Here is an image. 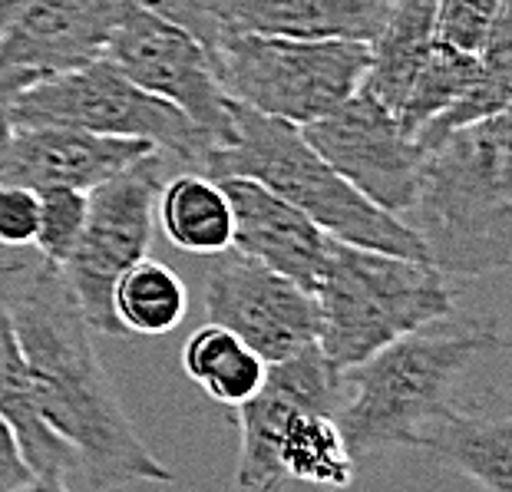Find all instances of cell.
I'll list each match as a JSON object with an SVG mask.
<instances>
[{"mask_svg":"<svg viewBox=\"0 0 512 492\" xmlns=\"http://www.w3.org/2000/svg\"><path fill=\"white\" fill-rule=\"evenodd\" d=\"M341 400V374L318 344L268 364L261 390L235 407L238 492H275L285 483L351 486L354 456L337 426Z\"/></svg>","mask_w":512,"mask_h":492,"instance_id":"cell-3","label":"cell"},{"mask_svg":"<svg viewBox=\"0 0 512 492\" xmlns=\"http://www.w3.org/2000/svg\"><path fill=\"white\" fill-rule=\"evenodd\" d=\"M40 199L34 189L0 182V245L24 248L37 238Z\"/></svg>","mask_w":512,"mask_h":492,"instance_id":"cell-27","label":"cell"},{"mask_svg":"<svg viewBox=\"0 0 512 492\" xmlns=\"http://www.w3.org/2000/svg\"><path fill=\"white\" fill-rule=\"evenodd\" d=\"M433 14H437V0H394L384 27L367 43V73L361 86L390 113L400 106L413 73L437 40Z\"/></svg>","mask_w":512,"mask_h":492,"instance_id":"cell-18","label":"cell"},{"mask_svg":"<svg viewBox=\"0 0 512 492\" xmlns=\"http://www.w3.org/2000/svg\"><path fill=\"white\" fill-rule=\"evenodd\" d=\"M496 347L493 321H437L344 370L337 426L351 456L420 446L423 430L453 407L466 370Z\"/></svg>","mask_w":512,"mask_h":492,"instance_id":"cell-4","label":"cell"},{"mask_svg":"<svg viewBox=\"0 0 512 492\" xmlns=\"http://www.w3.org/2000/svg\"><path fill=\"white\" fill-rule=\"evenodd\" d=\"M189 311V294L182 278L162 261L143 258L116 281L113 317L123 334L162 337L172 334Z\"/></svg>","mask_w":512,"mask_h":492,"instance_id":"cell-22","label":"cell"},{"mask_svg":"<svg viewBox=\"0 0 512 492\" xmlns=\"http://www.w3.org/2000/svg\"><path fill=\"white\" fill-rule=\"evenodd\" d=\"M14 492H70V489H67V483H63V476H57V473H34Z\"/></svg>","mask_w":512,"mask_h":492,"instance_id":"cell-29","label":"cell"},{"mask_svg":"<svg viewBox=\"0 0 512 492\" xmlns=\"http://www.w3.org/2000/svg\"><path fill=\"white\" fill-rule=\"evenodd\" d=\"M0 301L24 357L43 426L67 446L76 473L96 492L129 483H176L143 443L93 347L86 317L63 271L43 258L0 265Z\"/></svg>","mask_w":512,"mask_h":492,"instance_id":"cell-1","label":"cell"},{"mask_svg":"<svg viewBox=\"0 0 512 492\" xmlns=\"http://www.w3.org/2000/svg\"><path fill=\"white\" fill-rule=\"evenodd\" d=\"M232 205V248L275 268L278 275L314 288L328 238L308 215L252 179H219Z\"/></svg>","mask_w":512,"mask_h":492,"instance_id":"cell-15","label":"cell"},{"mask_svg":"<svg viewBox=\"0 0 512 492\" xmlns=\"http://www.w3.org/2000/svg\"><path fill=\"white\" fill-rule=\"evenodd\" d=\"M20 7H24V0H0V37H4V30L10 27V20L17 17Z\"/></svg>","mask_w":512,"mask_h":492,"instance_id":"cell-31","label":"cell"},{"mask_svg":"<svg viewBox=\"0 0 512 492\" xmlns=\"http://www.w3.org/2000/svg\"><path fill=\"white\" fill-rule=\"evenodd\" d=\"M152 149L143 139L96 136L73 126H14L0 152V182L34 192H90Z\"/></svg>","mask_w":512,"mask_h":492,"instance_id":"cell-14","label":"cell"},{"mask_svg":"<svg viewBox=\"0 0 512 492\" xmlns=\"http://www.w3.org/2000/svg\"><path fill=\"white\" fill-rule=\"evenodd\" d=\"M420 446L443 466L486 492H512V423L450 407L420 436Z\"/></svg>","mask_w":512,"mask_h":492,"instance_id":"cell-17","label":"cell"},{"mask_svg":"<svg viewBox=\"0 0 512 492\" xmlns=\"http://www.w3.org/2000/svg\"><path fill=\"white\" fill-rule=\"evenodd\" d=\"M136 4L143 10H149V14L169 20V24L189 30V34L199 40L215 60V43H219V37H222L219 14H215V0H136Z\"/></svg>","mask_w":512,"mask_h":492,"instance_id":"cell-26","label":"cell"},{"mask_svg":"<svg viewBox=\"0 0 512 492\" xmlns=\"http://www.w3.org/2000/svg\"><path fill=\"white\" fill-rule=\"evenodd\" d=\"M119 0H24L0 37V96L100 60Z\"/></svg>","mask_w":512,"mask_h":492,"instance_id":"cell-13","label":"cell"},{"mask_svg":"<svg viewBox=\"0 0 512 492\" xmlns=\"http://www.w3.org/2000/svg\"><path fill=\"white\" fill-rule=\"evenodd\" d=\"M182 370L205 397L225 407H242L261 390L268 364L238 334L209 321L185 341Z\"/></svg>","mask_w":512,"mask_h":492,"instance_id":"cell-21","label":"cell"},{"mask_svg":"<svg viewBox=\"0 0 512 492\" xmlns=\"http://www.w3.org/2000/svg\"><path fill=\"white\" fill-rule=\"evenodd\" d=\"M172 166L176 159L152 149L86 192V225L73 258L63 265V278L93 331L123 334L113 317V288L146 258L156 202Z\"/></svg>","mask_w":512,"mask_h":492,"instance_id":"cell-9","label":"cell"},{"mask_svg":"<svg viewBox=\"0 0 512 492\" xmlns=\"http://www.w3.org/2000/svg\"><path fill=\"white\" fill-rule=\"evenodd\" d=\"M0 417L17 433V443L34 473H57V476L76 473L73 453L43 426L40 413L34 407L27 367H24V357H20L4 301H0Z\"/></svg>","mask_w":512,"mask_h":492,"instance_id":"cell-20","label":"cell"},{"mask_svg":"<svg viewBox=\"0 0 512 492\" xmlns=\"http://www.w3.org/2000/svg\"><path fill=\"white\" fill-rule=\"evenodd\" d=\"M103 60L159 100L189 116V123L222 149L232 139L235 100L215 70L212 53L169 20L149 14L136 0H119Z\"/></svg>","mask_w":512,"mask_h":492,"instance_id":"cell-10","label":"cell"},{"mask_svg":"<svg viewBox=\"0 0 512 492\" xmlns=\"http://www.w3.org/2000/svg\"><path fill=\"white\" fill-rule=\"evenodd\" d=\"M195 172L215 182L252 179L265 185L337 242L427 261L420 238L397 215L384 212L344 176H337L304 139L301 126H291L285 119L235 103L232 139L222 149H212Z\"/></svg>","mask_w":512,"mask_h":492,"instance_id":"cell-5","label":"cell"},{"mask_svg":"<svg viewBox=\"0 0 512 492\" xmlns=\"http://www.w3.org/2000/svg\"><path fill=\"white\" fill-rule=\"evenodd\" d=\"M311 294L318 301V347L337 374L453 317V288L430 261L337 238H328Z\"/></svg>","mask_w":512,"mask_h":492,"instance_id":"cell-6","label":"cell"},{"mask_svg":"<svg viewBox=\"0 0 512 492\" xmlns=\"http://www.w3.org/2000/svg\"><path fill=\"white\" fill-rule=\"evenodd\" d=\"M205 275V314L275 364L318 344V301L298 281L225 248Z\"/></svg>","mask_w":512,"mask_h":492,"instance_id":"cell-12","label":"cell"},{"mask_svg":"<svg viewBox=\"0 0 512 492\" xmlns=\"http://www.w3.org/2000/svg\"><path fill=\"white\" fill-rule=\"evenodd\" d=\"M156 218L169 242L189 255H219L232 248V205L222 182L202 172H179L162 182Z\"/></svg>","mask_w":512,"mask_h":492,"instance_id":"cell-19","label":"cell"},{"mask_svg":"<svg viewBox=\"0 0 512 492\" xmlns=\"http://www.w3.org/2000/svg\"><path fill=\"white\" fill-rule=\"evenodd\" d=\"M215 70L235 103L291 126H308L361 90L367 43L222 30Z\"/></svg>","mask_w":512,"mask_h":492,"instance_id":"cell-7","label":"cell"},{"mask_svg":"<svg viewBox=\"0 0 512 492\" xmlns=\"http://www.w3.org/2000/svg\"><path fill=\"white\" fill-rule=\"evenodd\" d=\"M301 133L364 199L397 218L410 209L427 152L403 133L397 116L364 86L328 116L301 126Z\"/></svg>","mask_w":512,"mask_h":492,"instance_id":"cell-11","label":"cell"},{"mask_svg":"<svg viewBox=\"0 0 512 492\" xmlns=\"http://www.w3.org/2000/svg\"><path fill=\"white\" fill-rule=\"evenodd\" d=\"M476 80H479L476 53L453 50V47H446V43L433 40L427 57H423L417 73H413L400 106L394 109L403 133L413 139L430 119H437L440 113H446V109L460 100Z\"/></svg>","mask_w":512,"mask_h":492,"instance_id":"cell-23","label":"cell"},{"mask_svg":"<svg viewBox=\"0 0 512 492\" xmlns=\"http://www.w3.org/2000/svg\"><path fill=\"white\" fill-rule=\"evenodd\" d=\"M443 278H486L512 261L509 113L456 129L427 149L410 209L400 218Z\"/></svg>","mask_w":512,"mask_h":492,"instance_id":"cell-2","label":"cell"},{"mask_svg":"<svg viewBox=\"0 0 512 492\" xmlns=\"http://www.w3.org/2000/svg\"><path fill=\"white\" fill-rule=\"evenodd\" d=\"M37 199H40V215H37L34 245L50 268L63 271V265L73 258L76 245H80V235L86 225V192L47 189V192H37Z\"/></svg>","mask_w":512,"mask_h":492,"instance_id":"cell-24","label":"cell"},{"mask_svg":"<svg viewBox=\"0 0 512 492\" xmlns=\"http://www.w3.org/2000/svg\"><path fill=\"white\" fill-rule=\"evenodd\" d=\"M10 133H14V123H10V100L0 96V152L10 142Z\"/></svg>","mask_w":512,"mask_h":492,"instance_id":"cell-30","label":"cell"},{"mask_svg":"<svg viewBox=\"0 0 512 492\" xmlns=\"http://www.w3.org/2000/svg\"><path fill=\"white\" fill-rule=\"evenodd\" d=\"M30 476H34V469H30L24 450H20L17 433L0 417V492H14Z\"/></svg>","mask_w":512,"mask_h":492,"instance_id":"cell-28","label":"cell"},{"mask_svg":"<svg viewBox=\"0 0 512 492\" xmlns=\"http://www.w3.org/2000/svg\"><path fill=\"white\" fill-rule=\"evenodd\" d=\"M394 0H215L222 30L370 43Z\"/></svg>","mask_w":512,"mask_h":492,"instance_id":"cell-16","label":"cell"},{"mask_svg":"<svg viewBox=\"0 0 512 492\" xmlns=\"http://www.w3.org/2000/svg\"><path fill=\"white\" fill-rule=\"evenodd\" d=\"M506 4L509 0H437L433 37L453 50L479 53Z\"/></svg>","mask_w":512,"mask_h":492,"instance_id":"cell-25","label":"cell"},{"mask_svg":"<svg viewBox=\"0 0 512 492\" xmlns=\"http://www.w3.org/2000/svg\"><path fill=\"white\" fill-rule=\"evenodd\" d=\"M14 126H73L96 136L143 139L182 166L199 169L212 142L176 106L139 90L110 60L50 76L10 100Z\"/></svg>","mask_w":512,"mask_h":492,"instance_id":"cell-8","label":"cell"}]
</instances>
